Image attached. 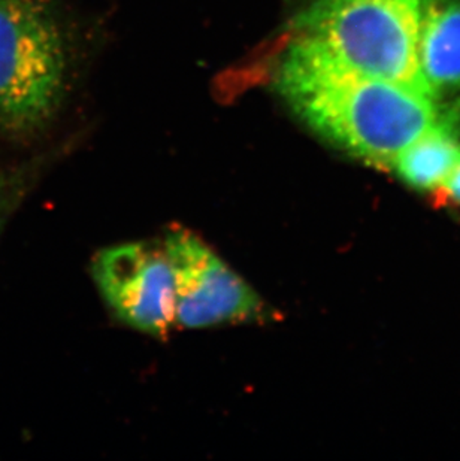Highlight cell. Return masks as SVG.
<instances>
[{
    "instance_id": "1",
    "label": "cell",
    "mask_w": 460,
    "mask_h": 461,
    "mask_svg": "<svg viewBox=\"0 0 460 461\" xmlns=\"http://www.w3.org/2000/svg\"><path fill=\"white\" fill-rule=\"evenodd\" d=\"M291 111L335 147L377 166L428 131L444 102L404 84L354 69L313 41L293 35L274 74Z\"/></svg>"
},
{
    "instance_id": "2",
    "label": "cell",
    "mask_w": 460,
    "mask_h": 461,
    "mask_svg": "<svg viewBox=\"0 0 460 461\" xmlns=\"http://www.w3.org/2000/svg\"><path fill=\"white\" fill-rule=\"evenodd\" d=\"M68 42L45 0H0V133L38 135L65 101Z\"/></svg>"
},
{
    "instance_id": "3",
    "label": "cell",
    "mask_w": 460,
    "mask_h": 461,
    "mask_svg": "<svg viewBox=\"0 0 460 461\" xmlns=\"http://www.w3.org/2000/svg\"><path fill=\"white\" fill-rule=\"evenodd\" d=\"M421 6L423 0H308L295 35L363 74L430 95L417 61Z\"/></svg>"
},
{
    "instance_id": "4",
    "label": "cell",
    "mask_w": 460,
    "mask_h": 461,
    "mask_svg": "<svg viewBox=\"0 0 460 461\" xmlns=\"http://www.w3.org/2000/svg\"><path fill=\"white\" fill-rule=\"evenodd\" d=\"M161 245L174 275L175 324L199 330L274 317L261 294L193 231L170 230Z\"/></svg>"
},
{
    "instance_id": "5",
    "label": "cell",
    "mask_w": 460,
    "mask_h": 461,
    "mask_svg": "<svg viewBox=\"0 0 460 461\" xmlns=\"http://www.w3.org/2000/svg\"><path fill=\"white\" fill-rule=\"evenodd\" d=\"M92 276L123 324L159 339L172 330L174 275L163 245L126 242L100 249L92 261Z\"/></svg>"
},
{
    "instance_id": "6",
    "label": "cell",
    "mask_w": 460,
    "mask_h": 461,
    "mask_svg": "<svg viewBox=\"0 0 460 461\" xmlns=\"http://www.w3.org/2000/svg\"><path fill=\"white\" fill-rule=\"evenodd\" d=\"M417 61L437 101L460 92V0H423Z\"/></svg>"
},
{
    "instance_id": "7",
    "label": "cell",
    "mask_w": 460,
    "mask_h": 461,
    "mask_svg": "<svg viewBox=\"0 0 460 461\" xmlns=\"http://www.w3.org/2000/svg\"><path fill=\"white\" fill-rule=\"evenodd\" d=\"M460 102L444 104L438 120L407 145L391 167L411 187L438 192L460 161Z\"/></svg>"
},
{
    "instance_id": "8",
    "label": "cell",
    "mask_w": 460,
    "mask_h": 461,
    "mask_svg": "<svg viewBox=\"0 0 460 461\" xmlns=\"http://www.w3.org/2000/svg\"><path fill=\"white\" fill-rule=\"evenodd\" d=\"M31 181V172L22 169L2 170L0 172V233L26 194Z\"/></svg>"
},
{
    "instance_id": "9",
    "label": "cell",
    "mask_w": 460,
    "mask_h": 461,
    "mask_svg": "<svg viewBox=\"0 0 460 461\" xmlns=\"http://www.w3.org/2000/svg\"><path fill=\"white\" fill-rule=\"evenodd\" d=\"M437 197H443L446 201L460 205V161L443 187L437 192Z\"/></svg>"
}]
</instances>
